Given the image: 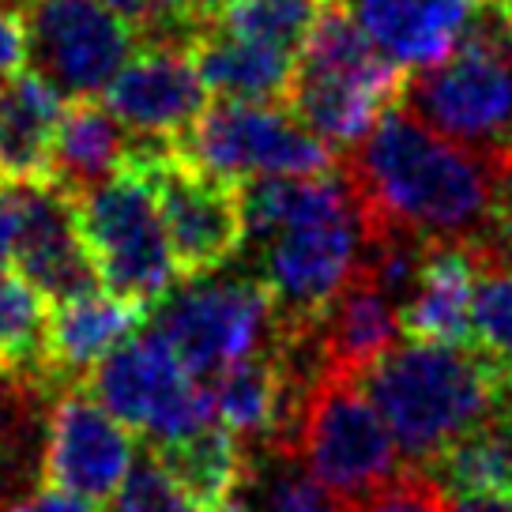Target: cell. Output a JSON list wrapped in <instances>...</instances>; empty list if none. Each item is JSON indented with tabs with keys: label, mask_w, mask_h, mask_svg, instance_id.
<instances>
[{
	"label": "cell",
	"mask_w": 512,
	"mask_h": 512,
	"mask_svg": "<svg viewBox=\"0 0 512 512\" xmlns=\"http://www.w3.org/2000/svg\"><path fill=\"white\" fill-rule=\"evenodd\" d=\"M366 230L475 249L501 234L494 162L392 106L339 166Z\"/></svg>",
	"instance_id": "1"
},
{
	"label": "cell",
	"mask_w": 512,
	"mask_h": 512,
	"mask_svg": "<svg viewBox=\"0 0 512 512\" xmlns=\"http://www.w3.org/2000/svg\"><path fill=\"white\" fill-rule=\"evenodd\" d=\"M407 464L433 467L452 441H460L501 407L505 366L475 343H400L362 377Z\"/></svg>",
	"instance_id": "2"
},
{
	"label": "cell",
	"mask_w": 512,
	"mask_h": 512,
	"mask_svg": "<svg viewBox=\"0 0 512 512\" xmlns=\"http://www.w3.org/2000/svg\"><path fill=\"white\" fill-rule=\"evenodd\" d=\"M400 106L486 159L512 147V23L494 0L448 57L403 80Z\"/></svg>",
	"instance_id": "3"
},
{
	"label": "cell",
	"mask_w": 512,
	"mask_h": 512,
	"mask_svg": "<svg viewBox=\"0 0 512 512\" xmlns=\"http://www.w3.org/2000/svg\"><path fill=\"white\" fill-rule=\"evenodd\" d=\"M76 211L83 241L95 256L98 283L110 294L151 309L174 290L181 272L162 223L159 196L140 162L128 159L110 181L80 196Z\"/></svg>",
	"instance_id": "4"
},
{
	"label": "cell",
	"mask_w": 512,
	"mask_h": 512,
	"mask_svg": "<svg viewBox=\"0 0 512 512\" xmlns=\"http://www.w3.org/2000/svg\"><path fill=\"white\" fill-rule=\"evenodd\" d=\"M294 456L336 497L351 501L400 471V445L358 377L317 373L302 396Z\"/></svg>",
	"instance_id": "5"
},
{
	"label": "cell",
	"mask_w": 512,
	"mask_h": 512,
	"mask_svg": "<svg viewBox=\"0 0 512 512\" xmlns=\"http://www.w3.org/2000/svg\"><path fill=\"white\" fill-rule=\"evenodd\" d=\"M83 388L117 422L151 437L155 445L192 437L215 422L211 381H200L155 328L106 354Z\"/></svg>",
	"instance_id": "6"
},
{
	"label": "cell",
	"mask_w": 512,
	"mask_h": 512,
	"mask_svg": "<svg viewBox=\"0 0 512 512\" xmlns=\"http://www.w3.org/2000/svg\"><path fill=\"white\" fill-rule=\"evenodd\" d=\"M155 332L200 381H215L223 369L268 351L279 336V317L264 279L215 272L170 290Z\"/></svg>",
	"instance_id": "7"
},
{
	"label": "cell",
	"mask_w": 512,
	"mask_h": 512,
	"mask_svg": "<svg viewBox=\"0 0 512 512\" xmlns=\"http://www.w3.org/2000/svg\"><path fill=\"white\" fill-rule=\"evenodd\" d=\"M177 151L234 185L256 177H317L336 166V147L309 132L283 102L223 98L196 117Z\"/></svg>",
	"instance_id": "8"
},
{
	"label": "cell",
	"mask_w": 512,
	"mask_h": 512,
	"mask_svg": "<svg viewBox=\"0 0 512 512\" xmlns=\"http://www.w3.org/2000/svg\"><path fill=\"white\" fill-rule=\"evenodd\" d=\"M128 159L140 162L144 174L151 177L181 279H204V275L223 272L245 245L241 185L200 170L177 151V144L132 140Z\"/></svg>",
	"instance_id": "9"
},
{
	"label": "cell",
	"mask_w": 512,
	"mask_h": 512,
	"mask_svg": "<svg viewBox=\"0 0 512 512\" xmlns=\"http://www.w3.org/2000/svg\"><path fill=\"white\" fill-rule=\"evenodd\" d=\"M366 245L362 211L339 204L283 226L260 245V279L272 290L279 328H313L339 290L351 283Z\"/></svg>",
	"instance_id": "10"
},
{
	"label": "cell",
	"mask_w": 512,
	"mask_h": 512,
	"mask_svg": "<svg viewBox=\"0 0 512 512\" xmlns=\"http://www.w3.org/2000/svg\"><path fill=\"white\" fill-rule=\"evenodd\" d=\"M34 72L72 98L102 95L136 49V34L102 0H23Z\"/></svg>",
	"instance_id": "11"
},
{
	"label": "cell",
	"mask_w": 512,
	"mask_h": 512,
	"mask_svg": "<svg viewBox=\"0 0 512 512\" xmlns=\"http://www.w3.org/2000/svg\"><path fill=\"white\" fill-rule=\"evenodd\" d=\"M12 196V260L16 272L49 305L91 294L98 283L95 256L80 230L76 200L53 181L8 185Z\"/></svg>",
	"instance_id": "12"
},
{
	"label": "cell",
	"mask_w": 512,
	"mask_h": 512,
	"mask_svg": "<svg viewBox=\"0 0 512 512\" xmlns=\"http://www.w3.org/2000/svg\"><path fill=\"white\" fill-rule=\"evenodd\" d=\"M132 430L83 388H61L49 407L46 445H42V479L46 486L68 490L87 501L117 494L132 467Z\"/></svg>",
	"instance_id": "13"
},
{
	"label": "cell",
	"mask_w": 512,
	"mask_h": 512,
	"mask_svg": "<svg viewBox=\"0 0 512 512\" xmlns=\"http://www.w3.org/2000/svg\"><path fill=\"white\" fill-rule=\"evenodd\" d=\"M106 110L144 144H177L208 110V87L200 80L189 49L147 46L132 53L110 80Z\"/></svg>",
	"instance_id": "14"
},
{
	"label": "cell",
	"mask_w": 512,
	"mask_h": 512,
	"mask_svg": "<svg viewBox=\"0 0 512 512\" xmlns=\"http://www.w3.org/2000/svg\"><path fill=\"white\" fill-rule=\"evenodd\" d=\"M305 332L313 343L317 373H339V377L362 381L384 354L400 347V305L358 268L351 283L339 290L317 324Z\"/></svg>",
	"instance_id": "15"
},
{
	"label": "cell",
	"mask_w": 512,
	"mask_h": 512,
	"mask_svg": "<svg viewBox=\"0 0 512 512\" xmlns=\"http://www.w3.org/2000/svg\"><path fill=\"white\" fill-rule=\"evenodd\" d=\"M147 309L117 298L110 290H91L72 302L53 305L46 328V351L38 366V384L46 392H61L72 384H83L95 366L125 339L136 336Z\"/></svg>",
	"instance_id": "16"
},
{
	"label": "cell",
	"mask_w": 512,
	"mask_h": 512,
	"mask_svg": "<svg viewBox=\"0 0 512 512\" xmlns=\"http://www.w3.org/2000/svg\"><path fill=\"white\" fill-rule=\"evenodd\" d=\"M388 61L437 64L464 42L490 0H339Z\"/></svg>",
	"instance_id": "17"
},
{
	"label": "cell",
	"mask_w": 512,
	"mask_h": 512,
	"mask_svg": "<svg viewBox=\"0 0 512 512\" xmlns=\"http://www.w3.org/2000/svg\"><path fill=\"white\" fill-rule=\"evenodd\" d=\"M189 57L208 87L226 102H283L287 106L298 53L272 42H256L208 23L189 46Z\"/></svg>",
	"instance_id": "18"
},
{
	"label": "cell",
	"mask_w": 512,
	"mask_h": 512,
	"mask_svg": "<svg viewBox=\"0 0 512 512\" xmlns=\"http://www.w3.org/2000/svg\"><path fill=\"white\" fill-rule=\"evenodd\" d=\"M61 117V91L42 72L23 68L0 83V185L49 181Z\"/></svg>",
	"instance_id": "19"
},
{
	"label": "cell",
	"mask_w": 512,
	"mask_h": 512,
	"mask_svg": "<svg viewBox=\"0 0 512 512\" xmlns=\"http://www.w3.org/2000/svg\"><path fill=\"white\" fill-rule=\"evenodd\" d=\"M479 268L464 245H433L418 272L415 290L400 309L403 336L422 343H471V309H475Z\"/></svg>",
	"instance_id": "20"
},
{
	"label": "cell",
	"mask_w": 512,
	"mask_h": 512,
	"mask_svg": "<svg viewBox=\"0 0 512 512\" xmlns=\"http://www.w3.org/2000/svg\"><path fill=\"white\" fill-rule=\"evenodd\" d=\"M290 113L302 121L309 132H317L324 144L351 151L377 128L384 113L392 110V95L381 87L324 68H294V83L287 95Z\"/></svg>",
	"instance_id": "21"
},
{
	"label": "cell",
	"mask_w": 512,
	"mask_h": 512,
	"mask_svg": "<svg viewBox=\"0 0 512 512\" xmlns=\"http://www.w3.org/2000/svg\"><path fill=\"white\" fill-rule=\"evenodd\" d=\"M128 155H132V132L106 106L91 98H72L64 106L61 128L53 140L49 181L72 200H80L102 181H110L128 162Z\"/></svg>",
	"instance_id": "22"
},
{
	"label": "cell",
	"mask_w": 512,
	"mask_h": 512,
	"mask_svg": "<svg viewBox=\"0 0 512 512\" xmlns=\"http://www.w3.org/2000/svg\"><path fill=\"white\" fill-rule=\"evenodd\" d=\"M151 452L181 482V490L208 512H223L226 505H234L238 490L253 479L245 441L226 430L219 418L200 433L170 441V445H155Z\"/></svg>",
	"instance_id": "23"
},
{
	"label": "cell",
	"mask_w": 512,
	"mask_h": 512,
	"mask_svg": "<svg viewBox=\"0 0 512 512\" xmlns=\"http://www.w3.org/2000/svg\"><path fill=\"white\" fill-rule=\"evenodd\" d=\"M448 494H509L512 497V411L497 407L471 433L437 456L430 467Z\"/></svg>",
	"instance_id": "24"
},
{
	"label": "cell",
	"mask_w": 512,
	"mask_h": 512,
	"mask_svg": "<svg viewBox=\"0 0 512 512\" xmlns=\"http://www.w3.org/2000/svg\"><path fill=\"white\" fill-rule=\"evenodd\" d=\"M49 302L19 272L0 268V358L31 373L38 381L42 351H46Z\"/></svg>",
	"instance_id": "25"
},
{
	"label": "cell",
	"mask_w": 512,
	"mask_h": 512,
	"mask_svg": "<svg viewBox=\"0 0 512 512\" xmlns=\"http://www.w3.org/2000/svg\"><path fill=\"white\" fill-rule=\"evenodd\" d=\"M317 8L320 0H234L215 23L256 42H272L298 53Z\"/></svg>",
	"instance_id": "26"
},
{
	"label": "cell",
	"mask_w": 512,
	"mask_h": 512,
	"mask_svg": "<svg viewBox=\"0 0 512 512\" xmlns=\"http://www.w3.org/2000/svg\"><path fill=\"white\" fill-rule=\"evenodd\" d=\"M475 309H471V343L501 366H512V256L475 264Z\"/></svg>",
	"instance_id": "27"
},
{
	"label": "cell",
	"mask_w": 512,
	"mask_h": 512,
	"mask_svg": "<svg viewBox=\"0 0 512 512\" xmlns=\"http://www.w3.org/2000/svg\"><path fill=\"white\" fill-rule=\"evenodd\" d=\"M339 512H452V497L430 467L407 464L362 497L339 501Z\"/></svg>",
	"instance_id": "28"
},
{
	"label": "cell",
	"mask_w": 512,
	"mask_h": 512,
	"mask_svg": "<svg viewBox=\"0 0 512 512\" xmlns=\"http://www.w3.org/2000/svg\"><path fill=\"white\" fill-rule=\"evenodd\" d=\"M110 512H208L200 509L181 482L159 464L155 452H147L144 460H132L125 482L113 494Z\"/></svg>",
	"instance_id": "29"
},
{
	"label": "cell",
	"mask_w": 512,
	"mask_h": 512,
	"mask_svg": "<svg viewBox=\"0 0 512 512\" xmlns=\"http://www.w3.org/2000/svg\"><path fill=\"white\" fill-rule=\"evenodd\" d=\"M275 460H283V467L264 490V512H339V501L309 471L290 464V456Z\"/></svg>",
	"instance_id": "30"
},
{
	"label": "cell",
	"mask_w": 512,
	"mask_h": 512,
	"mask_svg": "<svg viewBox=\"0 0 512 512\" xmlns=\"http://www.w3.org/2000/svg\"><path fill=\"white\" fill-rule=\"evenodd\" d=\"M23 61H31V38H27V19L19 8L0 4V83L23 72Z\"/></svg>",
	"instance_id": "31"
},
{
	"label": "cell",
	"mask_w": 512,
	"mask_h": 512,
	"mask_svg": "<svg viewBox=\"0 0 512 512\" xmlns=\"http://www.w3.org/2000/svg\"><path fill=\"white\" fill-rule=\"evenodd\" d=\"M31 388H42V384L34 381L31 373H23L19 366H12L8 358H0V426L19 415L23 392H31Z\"/></svg>",
	"instance_id": "32"
},
{
	"label": "cell",
	"mask_w": 512,
	"mask_h": 512,
	"mask_svg": "<svg viewBox=\"0 0 512 512\" xmlns=\"http://www.w3.org/2000/svg\"><path fill=\"white\" fill-rule=\"evenodd\" d=\"M4 512H95L87 497H76L68 490H57V486H42L38 494L23 497L16 505H8Z\"/></svg>",
	"instance_id": "33"
},
{
	"label": "cell",
	"mask_w": 512,
	"mask_h": 512,
	"mask_svg": "<svg viewBox=\"0 0 512 512\" xmlns=\"http://www.w3.org/2000/svg\"><path fill=\"white\" fill-rule=\"evenodd\" d=\"M490 162H494L497 174V223L512 238V147L497 151Z\"/></svg>",
	"instance_id": "34"
},
{
	"label": "cell",
	"mask_w": 512,
	"mask_h": 512,
	"mask_svg": "<svg viewBox=\"0 0 512 512\" xmlns=\"http://www.w3.org/2000/svg\"><path fill=\"white\" fill-rule=\"evenodd\" d=\"M452 512H512L509 494H464L452 501Z\"/></svg>",
	"instance_id": "35"
},
{
	"label": "cell",
	"mask_w": 512,
	"mask_h": 512,
	"mask_svg": "<svg viewBox=\"0 0 512 512\" xmlns=\"http://www.w3.org/2000/svg\"><path fill=\"white\" fill-rule=\"evenodd\" d=\"M12 256V196L8 185H0V268Z\"/></svg>",
	"instance_id": "36"
},
{
	"label": "cell",
	"mask_w": 512,
	"mask_h": 512,
	"mask_svg": "<svg viewBox=\"0 0 512 512\" xmlns=\"http://www.w3.org/2000/svg\"><path fill=\"white\" fill-rule=\"evenodd\" d=\"M192 8H196V16L204 19V23H215V19L223 16L226 8L234 4V0H189Z\"/></svg>",
	"instance_id": "37"
},
{
	"label": "cell",
	"mask_w": 512,
	"mask_h": 512,
	"mask_svg": "<svg viewBox=\"0 0 512 512\" xmlns=\"http://www.w3.org/2000/svg\"><path fill=\"white\" fill-rule=\"evenodd\" d=\"M501 407L512 411V366H505V388H501Z\"/></svg>",
	"instance_id": "38"
},
{
	"label": "cell",
	"mask_w": 512,
	"mask_h": 512,
	"mask_svg": "<svg viewBox=\"0 0 512 512\" xmlns=\"http://www.w3.org/2000/svg\"><path fill=\"white\" fill-rule=\"evenodd\" d=\"M223 512H249V505H241V501H234V505H226Z\"/></svg>",
	"instance_id": "39"
}]
</instances>
